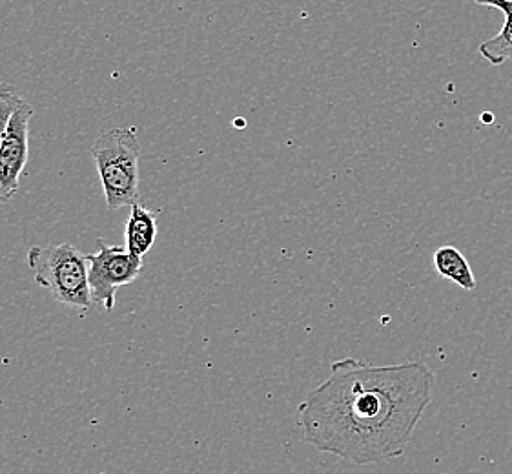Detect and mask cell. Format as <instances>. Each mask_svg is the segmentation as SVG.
Returning <instances> with one entry per match:
<instances>
[{"label":"cell","instance_id":"cell-4","mask_svg":"<svg viewBox=\"0 0 512 474\" xmlns=\"http://www.w3.org/2000/svg\"><path fill=\"white\" fill-rule=\"evenodd\" d=\"M86 258L93 303L112 312L117 290L141 276L144 259L135 258L121 245H108L104 239H97V252L86 254Z\"/></svg>","mask_w":512,"mask_h":474},{"label":"cell","instance_id":"cell-8","mask_svg":"<svg viewBox=\"0 0 512 474\" xmlns=\"http://www.w3.org/2000/svg\"><path fill=\"white\" fill-rule=\"evenodd\" d=\"M434 267L441 278L449 279L460 289H476V278L472 274L471 265L456 247H441L434 254Z\"/></svg>","mask_w":512,"mask_h":474},{"label":"cell","instance_id":"cell-10","mask_svg":"<svg viewBox=\"0 0 512 474\" xmlns=\"http://www.w3.org/2000/svg\"><path fill=\"white\" fill-rule=\"evenodd\" d=\"M11 90H13V86H10V84L2 83V81H0V93L11 92Z\"/></svg>","mask_w":512,"mask_h":474},{"label":"cell","instance_id":"cell-11","mask_svg":"<svg viewBox=\"0 0 512 474\" xmlns=\"http://www.w3.org/2000/svg\"><path fill=\"white\" fill-rule=\"evenodd\" d=\"M483 121H492V115H483Z\"/></svg>","mask_w":512,"mask_h":474},{"label":"cell","instance_id":"cell-9","mask_svg":"<svg viewBox=\"0 0 512 474\" xmlns=\"http://www.w3.org/2000/svg\"><path fill=\"white\" fill-rule=\"evenodd\" d=\"M19 99H21V97L15 93V90L0 93V143H2V135L6 132V126H8V121H10L15 106L19 103ZM8 201H10V197L4 194V190H2V186H0V207L6 205Z\"/></svg>","mask_w":512,"mask_h":474},{"label":"cell","instance_id":"cell-6","mask_svg":"<svg viewBox=\"0 0 512 474\" xmlns=\"http://www.w3.org/2000/svg\"><path fill=\"white\" fill-rule=\"evenodd\" d=\"M159 212L161 210H150L139 203L130 208V216L124 225V247L135 258L144 259L154 247L159 232Z\"/></svg>","mask_w":512,"mask_h":474},{"label":"cell","instance_id":"cell-1","mask_svg":"<svg viewBox=\"0 0 512 474\" xmlns=\"http://www.w3.org/2000/svg\"><path fill=\"white\" fill-rule=\"evenodd\" d=\"M432 391L434 372L425 361L376 367L343 358L299 403L297 423L319 453L356 465L379 464L405 453Z\"/></svg>","mask_w":512,"mask_h":474},{"label":"cell","instance_id":"cell-7","mask_svg":"<svg viewBox=\"0 0 512 474\" xmlns=\"http://www.w3.org/2000/svg\"><path fill=\"white\" fill-rule=\"evenodd\" d=\"M485 8H496L505 15L502 30L489 41L480 44V55L492 66H502L512 61V0H474Z\"/></svg>","mask_w":512,"mask_h":474},{"label":"cell","instance_id":"cell-3","mask_svg":"<svg viewBox=\"0 0 512 474\" xmlns=\"http://www.w3.org/2000/svg\"><path fill=\"white\" fill-rule=\"evenodd\" d=\"M90 155L103 185L110 210L139 203L141 143L135 128H113L95 139Z\"/></svg>","mask_w":512,"mask_h":474},{"label":"cell","instance_id":"cell-5","mask_svg":"<svg viewBox=\"0 0 512 474\" xmlns=\"http://www.w3.org/2000/svg\"><path fill=\"white\" fill-rule=\"evenodd\" d=\"M33 108L24 99H19L11 114L6 132L0 143V186L6 196L13 199L19 192L21 176L28 165V141H30V119Z\"/></svg>","mask_w":512,"mask_h":474},{"label":"cell","instance_id":"cell-2","mask_svg":"<svg viewBox=\"0 0 512 474\" xmlns=\"http://www.w3.org/2000/svg\"><path fill=\"white\" fill-rule=\"evenodd\" d=\"M28 267L35 283L48 290L52 298L68 309L86 314L92 307V290L88 281V258L72 243L31 247Z\"/></svg>","mask_w":512,"mask_h":474}]
</instances>
